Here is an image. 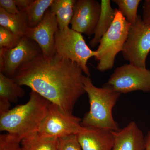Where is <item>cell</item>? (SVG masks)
Wrapping results in <instances>:
<instances>
[{
    "instance_id": "6da1fadb",
    "label": "cell",
    "mask_w": 150,
    "mask_h": 150,
    "mask_svg": "<svg viewBox=\"0 0 150 150\" xmlns=\"http://www.w3.org/2000/svg\"><path fill=\"white\" fill-rule=\"evenodd\" d=\"M80 67L55 52L43 54L18 68L12 79L20 86L29 87L67 113L73 114L76 103L85 93Z\"/></svg>"
},
{
    "instance_id": "7a4b0ae2",
    "label": "cell",
    "mask_w": 150,
    "mask_h": 150,
    "mask_svg": "<svg viewBox=\"0 0 150 150\" xmlns=\"http://www.w3.org/2000/svg\"><path fill=\"white\" fill-rule=\"evenodd\" d=\"M29 100L0 115V131L20 140L38 131L50 103L37 92L31 90Z\"/></svg>"
},
{
    "instance_id": "3957f363",
    "label": "cell",
    "mask_w": 150,
    "mask_h": 150,
    "mask_svg": "<svg viewBox=\"0 0 150 150\" xmlns=\"http://www.w3.org/2000/svg\"><path fill=\"white\" fill-rule=\"evenodd\" d=\"M84 88L89 100L90 110L82 119L85 127L105 129L112 131L119 130L112 111L121 93L105 83L101 88L94 85L89 76H83Z\"/></svg>"
},
{
    "instance_id": "277c9868",
    "label": "cell",
    "mask_w": 150,
    "mask_h": 150,
    "mask_svg": "<svg viewBox=\"0 0 150 150\" xmlns=\"http://www.w3.org/2000/svg\"><path fill=\"white\" fill-rule=\"evenodd\" d=\"M131 24L117 10L115 18L107 32L103 36L97 49V69L104 72L112 69L115 57L122 51L128 38Z\"/></svg>"
},
{
    "instance_id": "5b68a950",
    "label": "cell",
    "mask_w": 150,
    "mask_h": 150,
    "mask_svg": "<svg viewBox=\"0 0 150 150\" xmlns=\"http://www.w3.org/2000/svg\"><path fill=\"white\" fill-rule=\"evenodd\" d=\"M55 38V52L76 63L86 76H90L87 62L91 57L95 58L97 53L89 48L81 33L68 28L63 30L59 29Z\"/></svg>"
},
{
    "instance_id": "8992f818",
    "label": "cell",
    "mask_w": 150,
    "mask_h": 150,
    "mask_svg": "<svg viewBox=\"0 0 150 150\" xmlns=\"http://www.w3.org/2000/svg\"><path fill=\"white\" fill-rule=\"evenodd\" d=\"M81 121V118L50 103L38 132L43 137L59 139L77 135L83 128Z\"/></svg>"
},
{
    "instance_id": "52a82bcc",
    "label": "cell",
    "mask_w": 150,
    "mask_h": 150,
    "mask_svg": "<svg viewBox=\"0 0 150 150\" xmlns=\"http://www.w3.org/2000/svg\"><path fill=\"white\" fill-rule=\"evenodd\" d=\"M150 51V24H146L140 15L131 25L128 38L121 51L130 64L146 68L147 57Z\"/></svg>"
},
{
    "instance_id": "ba28073f",
    "label": "cell",
    "mask_w": 150,
    "mask_h": 150,
    "mask_svg": "<svg viewBox=\"0 0 150 150\" xmlns=\"http://www.w3.org/2000/svg\"><path fill=\"white\" fill-rule=\"evenodd\" d=\"M106 84L120 93H150V71L129 63L116 68Z\"/></svg>"
},
{
    "instance_id": "9c48e42d",
    "label": "cell",
    "mask_w": 150,
    "mask_h": 150,
    "mask_svg": "<svg viewBox=\"0 0 150 150\" xmlns=\"http://www.w3.org/2000/svg\"><path fill=\"white\" fill-rule=\"evenodd\" d=\"M41 54L42 50L36 42L27 36H23L14 48H0V72L13 78L22 65Z\"/></svg>"
},
{
    "instance_id": "30bf717a",
    "label": "cell",
    "mask_w": 150,
    "mask_h": 150,
    "mask_svg": "<svg viewBox=\"0 0 150 150\" xmlns=\"http://www.w3.org/2000/svg\"><path fill=\"white\" fill-rule=\"evenodd\" d=\"M100 11V3L96 0H77L71 21L72 29L91 37L95 31Z\"/></svg>"
},
{
    "instance_id": "8fae6325",
    "label": "cell",
    "mask_w": 150,
    "mask_h": 150,
    "mask_svg": "<svg viewBox=\"0 0 150 150\" xmlns=\"http://www.w3.org/2000/svg\"><path fill=\"white\" fill-rule=\"evenodd\" d=\"M59 29L56 16L49 8L38 25L29 28L26 36L36 42L43 56L48 58L55 53V35Z\"/></svg>"
},
{
    "instance_id": "7c38bea8",
    "label": "cell",
    "mask_w": 150,
    "mask_h": 150,
    "mask_svg": "<svg viewBox=\"0 0 150 150\" xmlns=\"http://www.w3.org/2000/svg\"><path fill=\"white\" fill-rule=\"evenodd\" d=\"M82 150H112L114 143L112 131L85 127L77 135Z\"/></svg>"
},
{
    "instance_id": "4fadbf2b",
    "label": "cell",
    "mask_w": 150,
    "mask_h": 150,
    "mask_svg": "<svg viewBox=\"0 0 150 150\" xmlns=\"http://www.w3.org/2000/svg\"><path fill=\"white\" fill-rule=\"evenodd\" d=\"M112 133L114 143L112 150H145V137L134 121Z\"/></svg>"
},
{
    "instance_id": "5bb4252c",
    "label": "cell",
    "mask_w": 150,
    "mask_h": 150,
    "mask_svg": "<svg viewBox=\"0 0 150 150\" xmlns=\"http://www.w3.org/2000/svg\"><path fill=\"white\" fill-rule=\"evenodd\" d=\"M100 16L94 36L90 41V45L93 48L99 44L100 40L110 28L117 11V8H113L109 0H102L100 2Z\"/></svg>"
},
{
    "instance_id": "9a60e30c",
    "label": "cell",
    "mask_w": 150,
    "mask_h": 150,
    "mask_svg": "<svg viewBox=\"0 0 150 150\" xmlns=\"http://www.w3.org/2000/svg\"><path fill=\"white\" fill-rule=\"evenodd\" d=\"M76 0H54L50 10L56 16L60 30L69 28L74 13Z\"/></svg>"
},
{
    "instance_id": "2e32d148",
    "label": "cell",
    "mask_w": 150,
    "mask_h": 150,
    "mask_svg": "<svg viewBox=\"0 0 150 150\" xmlns=\"http://www.w3.org/2000/svg\"><path fill=\"white\" fill-rule=\"evenodd\" d=\"M23 150H59V139L47 138L35 132L21 140Z\"/></svg>"
},
{
    "instance_id": "e0dca14e",
    "label": "cell",
    "mask_w": 150,
    "mask_h": 150,
    "mask_svg": "<svg viewBox=\"0 0 150 150\" xmlns=\"http://www.w3.org/2000/svg\"><path fill=\"white\" fill-rule=\"evenodd\" d=\"M0 26L8 28L19 36H26L29 28L21 12L16 14L8 13L0 8Z\"/></svg>"
},
{
    "instance_id": "ac0fdd59",
    "label": "cell",
    "mask_w": 150,
    "mask_h": 150,
    "mask_svg": "<svg viewBox=\"0 0 150 150\" xmlns=\"http://www.w3.org/2000/svg\"><path fill=\"white\" fill-rule=\"evenodd\" d=\"M53 1L54 0H33L28 8L24 12H21L28 27H35L40 23Z\"/></svg>"
},
{
    "instance_id": "d6986e66",
    "label": "cell",
    "mask_w": 150,
    "mask_h": 150,
    "mask_svg": "<svg viewBox=\"0 0 150 150\" xmlns=\"http://www.w3.org/2000/svg\"><path fill=\"white\" fill-rule=\"evenodd\" d=\"M13 79L0 72V99L16 103L19 98L24 96L25 92Z\"/></svg>"
},
{
    "instance_id": "ffe728a7",
    "label": "cell",
    "mask_w": 150,
    "mask_h": 150,
    "mask_svg": "<svg viewBox=\"0 0 150 150\" xmlns=\"http://www.w3.org/2000/svg\"><path fill=\"white\" fill-rule=\"evenodd\" d=\"M117 5L118 10L130 24L135 23L138 15L137 10L140 0H113Z\"/></svg>"
},
{
    "instance_id": "44dd1931",
    "label": "cell",
    "mask_w": 150,
    "mask_h": 150,
    "mask_svg": "<svg viewBox=\"0 0 150 150\" xmlns=\"http://www.w3.org/2000/svg\"><path fill=\"white\" fill-rule=\"evenodd\" d=\"M21 38L8 28L0 26V48H14L18 45Z\"/></svg>"
},
{
    "instance_id": "7402d4cb",
    "label": "cell",
    "mask_w": 150,
    "mask_h": 150,
    "mask_svg": "<svg viewBox=\"0 0 150 150\" xmlns=\"http://www.w3.org/2000/svg\"><path fill=\"white\" fill-rule=\"evenodd\" d=\"M0 150H23L21 141L8 134L0 136Z\"/></svg>"
},
{
    "instance_id": "603a6c76",
    "label": "cell",
    "mask_w": 150,
    "mask_h": 150,
    "mask_svg": "<svg viewBox=\"0 0 150 150\" xmlns=\"http://www.w3.org/2000/svg\"><path fill=\"white\" fill-rule=\"evenodd\" d=\"M59 150H82L77 135H72L59 139Z\"/></svg>"
},
{
    "instance_id": "cb8c5ba5",
    "label": "cell",
    "mask_w": 150,
    "mask_h": 150,
    "mask_svg": "<svg viewBox=\"0 0 150 150\" xmlns=\"http://www.w3.org/2000/svg\"><path fill=\"white\" fill-rule=\"evenodd\" d=\"M0 8L4 10L8 13L12 14H16L20 13L15 0H1Z\"/></svg>"
},
{
    "instance_id": "d4e9b609",
    "label": "cell",
    "mask_w": 150,
    "mask_h": 150,
    "mask_svg": "<svg viewBox=\"0 0 150 150\" xmlns=\"http://www.w3.org/2000/svg\"><path fill=\"white\" fill-rule=\"evenodd\" d=\"M142 21L146 24H150V0H145L143 6Z\"/></svg>"
},
{
    "instance_id": "484cf974",
    "label": "cell",
    "mask_w": 150,
    "mask_h": 150,
    "mask_svg": "<svg viewBox=\"0 0 150 150\" xmlns=\"http://www.w3.org/2000/svg\"><path fill=\"white\" fill-rule=\"evenodd\" d=\"M16 4L21 12H24L32 4L33 0H15Z\"/></svg>"
},
{
    "instance_id": "4316f807",
    "label": "cell",
    "mask_w": 150,
    "mask_h": 150,
    "mask_svg": "<svg viewBox=\"0 0 150 150\" xmlns=\"http://www.w3.org/2000/svg\"><path fill=\"white\" fill-rule=\"evenodd\" d=\"M11 103L4 100L0 99V115L4 114L10 110Z\"/></svg>"
},
{
    "instance_id": "83f0119b",
    "label": "cell",
    "mask_w": 150,
    "mask_h": 150,
    "mask_svg": "<svg viewBox=\"0 0 150 150\" xmlns=\"http://www.w3.org/2000/svg\"><path fill=\"white\" fill-rule=\"evenodd\" d=\"M145 148L144 150H150V131L148 132L145 137Z\"/></svg>"
}]
</instances>
